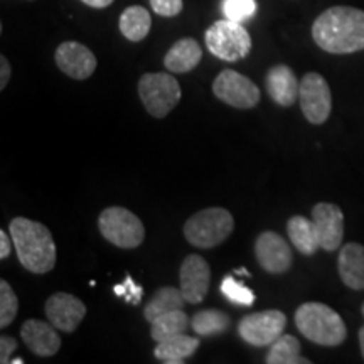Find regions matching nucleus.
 I'll return each mask as SVG.
<instances>
[{"mask_svg":"<svg viewBox=\"0 0 364 364\" xmlns=\"http://www.w3.org/2000/svg\"><path fill=\"white\" fill-rule=\"evenodd\" d=\"M21 338L24 344L36 356L49 358L54 356L61 348V338L56 332V327L38 318H29L21 329Z\"/></svg>","mask_w":364,"mask_h":364,"instance_id":"nucleus-16","label":"nucleus"},{"mask_svg":"<svg viewBox=\"0 0 364 364\" xmlns=\"http://www.w3.org/2000/svg\"><path fill=\"white\" fill-rule=\"evenodd\" d=\"M299 102L304 115L311 124H324L332 110L331 88L324 76L318 73H307L300 81Z\"/></svg>","mask_w":364,"mask_h":364,"instance_id":"nucleus-10","label":"nucleus"},{"mask_svg":"<svg viewBox=\"0 0 364 364\" xmlns=\"http://www.w3.org/2000/svg\"><path fill=\"white\" fill-rule=\"evenodd\" d=\"M139 97L150 115L164 118L181 102L179 81L169 73H145L139 81Z\"/></svg>","mask_w":364,"mask_h":364,"instance_id":"nucleus-5","label":"nucleus"},{"mask_svg":"<svg viewBox=\"0 0 364 364\" xmlns=\"http://www.w3.org/2000/svg\"><path fill=\"white\" fill-rule=\"evenodd\" d=\"M295 326L304 338L318 346H339L348 336L343 317L321 302L302 304L295 312Z\"/></svg>","mask_w":364,"mask_h":364,"instance_id":"nucleus-3","label":"nucleus"},{"mask_svg":"<svg viewBox=\"0 0 364 364\" xmlns=\"http://www.w3.org/2000/svg\"><path fill=\"white\" fill-rule=\"evenodd\" d=\"M267 91L270 98L282 107H292L299 100L300 83L295 73L289 66H273L267 73Z\"/></svg>","mask_w":364,"mask_h":364,"instance_id":"nucleus-17","label":"nucleus"},{"mask_svg":"<svg viewBox=\"0 0 364 364\" xmlns=\"http://www.w3.org/2000/svg\"><path fill=\"white\" fill-rule=\"evenodd\" d=\"M113 292H115L118 297H124L127 302L132 304V306H136V304H140V300H142L144 289L140 285H136L135 282L132 280L130 275H127L124 284L113 287Z\"/></svg>","mask_w":364,"mask_h":364,"instance_id":"nucleus-30","label":"nucleus"},{"mask_svg":"<svg viewBox=\"0 0 364 364\" xmlns=\"http://www.w3.org/2000/svg\"><path fill=\"white\" fill-rule=\"evenodd\" d=\"M211 270L199 255H188L181 265V292L188 304H201L209 290Z\"/></svg>","mask_w":364,"mask_h":364,"instance_id":"nucleus-14","label":"nucleus"},{"mask_svg":"<svg viewBox=\"0 0 364 364\" xmlns=\"http://www.w3.org/2000/svg\"><path fill=\"white\" fill-rule=\"evenodd\" d=\"M255 255L263 270L268 273H285L292 267V250L279 233L265 231L255 241Z\"/></svg>","mask_w":364,"mask_h":364,"instance_id":"nucleus-12","label":"nucleus"},{"mask_svg":"<svg viewBox=\"0 0 364 364\" xmlns=\"http://www.w3.org/2000/svg\"><path fill=\"white\" fill-rule=\"evenodd\" d=\"M257 11L255 0H223V14L226 19L245 22L253 16Z\"/></svg>","mask_w":364,"mask_h":364,"instance_id":"nucleus-29","label":"nucleus"},{"mask_svg":"<svg viewBox=\"0 0 364 364\" xmlns=\"http://www.w3.org/2000/svg\"><path fill=\"white\" fill-rule=\"evenodd\" d=\"M81 2L93 9H105L110 6L113 0H81Z\"/></svg>","mask_w":364,"mask_h":364,"instance_id":"nucleus-35","label":"nucleus"},{"mask_svg":"<svg viewBox=\"0 0 364 364\" xmlns=\"http://www.w3.org/2000/svg\"><path fill=\"white\" fill-rule=\"evenodd\" d=\"M359 346H361V353L364 358V327H361V331H359Z\"/></svg>","mask_w":364,"mask_h":364,"instance_id":"nucleus-36","label":"nucleus"},{"mask_svg":"<svg viewBox=\"0 0 364 364\" xmlns=\"http://www.w3.org/2000/svg\"><path fill=\"white\" fill-rule=\"evenodd\" d=\"M233 215L225 208H208L191 216L184 236L196 248H215L233 233Z\"/></svg>","mask_w":364,"mask_h":364,"instance_id":"nucleus-4","label":"nucleus"},{"mask_svg":"<svg viewBox=\"0 0 364 364\" xmlns=\"http://www.w3.org/2000/svg\"><path fill=\"white\" fill-rule=\"evenodd\" d=\"M150 324H152L150 338L156 341V343H162V341L169 339L172 336L184 334L191 326V318L188 317V314L179 309V311L162 314V316H159Z\"/></svg>","mask_w":364,"mask_h":364,"instance_id":"nucleus-24","label":"nucleus"},{"mask_svg":"<svg viewBox=\"0 0 364 364\" xmlns=\"http://www.w3.org/2000/svg\"><path fill=\"white\" fill-rule=\"evenodd\" d=\"M98 228L105 240L118 248H136L145 240L144 223L129 209L120 206L105 209L98 218Z\"/></svg>","mask_w":364,"mask_h":364,"instance_id":"nucleus-7","label":"nucleus"},{"mask_svg":"<svg viewBox=\"0 0 364 364\" xmlns=\"http://www.w3.org/2000/svg\"><path fill=\"white\" fill-rule=\"evenodd\" d=\"M19 311V300L7 280H0V327L11 326Z\"/></svg>","mask_w":364,"mask_h":364,"instance_id":"nucleus-27","label":"nucleus"},{"mask_svg":"<svg viewBox=\"0 0 364 364\" xmlns=\"http://www.w3.org/2000/svg\"><path fill=\"white\" fill-rule=\"evenodd\" d=\"M191 327L199 336H218L230 327V317L218 309H206L191 317Z\"/></svg>","mask_w":364,"mask_h":364,"instance_id":"nucleus-26","label":"nucleus"},{"mask_svg":"<svg viewBox=\"0 0 364 364\" xmlns=\"http://www.w3.org/2000/svg\"><path fill=\"white\" fill-rule=\"evenodd\" d=\"M56 65L75 80H86L97 70V58L85 44L68 41L56 49Z\"/></svg>","mask_w":364,"mask_h":364,"instance_id":"nucleus-15","label":"nucleus"},{"mask_svg":"<svg viewBox=\"0 0 364 364\" xmlns=\"http://www.w3.org/2000/svg\"><path fill=\"white\" fill-rule=\"evenodd\" d=\"M209 53L223 61L235 63L247 58L252 51V38L248 31L236 21H218L206 31Z\"/></svg>","mask_w":364,"mask_h":364,"instance_id":"nucleus-6","label":"nucleus"},{"mask_svg":"<svg viewBox=\"0 0 364 364\" xmlns=\"http://www.w3.org/2000/svg\"><path fill=\"white\" fill-rule=\"evenodd\" d=\"M203 58V49L198 41L186 38L177 43L166 54L164 65L171 73H189L199 65Z\"/></svg>","mask_w":364,"mask_h":364,"instance_id":"nucleus-19","label":"nucleus"},{"mask_svg":"<svg viewBox=\"0 0 364 364\" xmlns=\"http://www.w3.org/2000/svg\"><path fill=\"white\" fill-rule=\"evenodd\" d=\"M9 78H11V65H9L7 58H0V90H4L9 83Z\"/></svg>","mask_w":364,"mask_h":364,"instance_id":"nucleus-34","label":"nucleus"},{"mask_svg":"<svg viewBox=\"0 0 364 364\" xmlns=\"http://www.w3.org/2000/svg\"><path fill=\"white\" fill-rule=\"evenodd\" d=\"M265 361L268 364H311V361L300 354V343L290 334H282L270 346Z\"/></svg>","mask_w":364,"mask_h":364,"instance_id":"nucleus-25","label":"nucleus"},{"mask_svg":"<svg viewBox=\"0 0 364 364\" xmlns=\"http://www.w3.org/2000/svg\"><path fill=\"white\" fill-rule=\"evenodd\" d=\"M184 304L186 299L182 295L181 289H176V287H161L156 295L149 300L147 306H145L144 316L149 322H154L162 314L179 311V309L184 307Z\"/></svg>","mask_w":364,"mask_h":364,"instance_id":"nucleus-23","label":"nucleus"},{"mask_svg":"<svg viewBox=\"0 0 364 364\" xmlns=\"http://www.w3.org/2000/svg\"><path fill=\"white\" fill-rule=\"evenodd\" d=\"M339 275L346 287L364 290V247L359 243L344 245L339 253Z\"/></svg>","mask_w":364,"mask_h":364,"instance_id":"nucleus-18","label":"nucleus"},{"mask_svg":"<svg viewBox=\"0 0 364 364\" xmlns=\"http://www.w3.org/2000/svg\"><path fill=\"white\" fill-rule=\"evenodd\" d=\"M199 348V339L191 338L186 334H177L172 338L157 343L156 349H154V356L159 361L167 364H181L186 361V358L193 356Z\"/></svg>","mask_w":364,"mask_h":364,"instance_id":"nucleus-20","label":"nucleus"},{"mask_svg":"<svg viewBox=\"0 0 364 364\" xmlns=\"http://www.w3.org/2000/svg\"><path fill=\"white\" fill-rule=\"evenodd\" d=\"M213 93L218 100L240 110H250L260 102V88L247 76L233 70H225L216 76Z\"/></svg>","mask_w":364,"mask_h":364,"instance_id":"nucleus-9","label":"nucleus"},{"mask_svg":"<svg viewBox=\"0 0 364 364\" xmlns=\"http://www.w3.org/2000/svg\"><path fill=\"white\" fill-rule=\"evenodd\" d=\"M361 311H363V316H364V304H363V309H361Z\"/></svg>","mask_w":364,"mask_h":364,"instance_id":"nucleus-38","label":"nucleus"},{"mask_svg":"<svg viewBox=\"0 0 364 364\" xmlns=\"http://www.w3.org/2000/svg\"><path fill=\"white\" fill-rule=\"evenodd\" d=\"M17 349V341L12 338V336L4 334L0 338V363L9 364L11 363L12 353Z\"/></svg>","mask_w":364,"mask_h":364,"instance_id":"nucleus-32","label":"nucleus"},{"mask_svg":"<svg viewBox=\"0 0 364 364\" xmlns=\"http://www.w3.org/2000/svg\"><path fill=\"white\" fill-rule=\"evenodd\" d=\"M11 363H14V364H22L24 361H22V358H17V359H11Z\"/></svg>","mask_w":364,"mask_h":364,"instance_id":"nucleus-37","label":"nucleus"},{"mask_svg":"<svg viewBox=\"0 0 364 364\" xmlns=\"http://www.w3.org/2000/svg\"><path fill=\"white\" fill-rule=\"evenodd\" d=\"M287 231H289L292 245L302 255H314L321 248L312 220L309 221L304 216H292L287 225Z\"/></svg>","mask_w":364,"mask_h":364,"instance_id":"nucleus-22","label":"nucleus"},{"mask_svg":"<svg viewBox=\"0 0 364 364\" xmlns=\"http://www.w3.org/2000/svg\"><path fill=\"white\" fill-rule=\"evenodd\" d=\"M9 231H11L17 258L26 270L38 273V275L53 270L56 265V245H54L51 231L43 223L27 220V218H14Z\"/></svg>","mask_w":364,"mask_h":364,"instance_id":"nucleus-2","label":"nucleus"},{"mask_svg":"<svg viewBox=\"0 0 364 364\" xmlns=\"http://www.w3.org/2000/svg\"><path fill=\"white\" fill-rule=\"evenodd\" d=\"M287 316L282 311H263L248 314L240 321V338L255 348L272 346L284 334Z\"/></svg>","mask_w":364,"mask_h":364,"instance_id":"nucleus-8","label":"nucleus"},{"mask_svg":"<svg viewBox=\"0 0 364 364\" xmlns=\"http://www.w3.org/2000/svg\"><path fill=\"white\" fill-rule=\"evenodd\" d=\"M182 0H150V7L162 17H174L182 11Z\"/></svg>","mask_w":364,"mask_h":364,"instance_id":"nucleus-31","label":"nucleus"},{"mask_svg":"<svg viewBox=\"0 0 364 364\" xmlns=\"http://www.w3.org/2000/svg\"><path fill=\"white\" fill-rule=\"evenodd\" d=\"M46 316L48 321L56 327L58 331L73 332L81 324L86 316V306L83 300L66 292H58L51 295L46 302Z\"/></svg>","mask_w":364,"mask_h":364,"instance_id":"nucleus-13","label":"nucleus"},{"mask_svg":"<svg viewBox=\"0 0 364 364\" xmlns=\"http://www.w3.org/2000/svg\"><path fill=\"white\" fill-rule=\"evenodd\" d=\"M221 294L230 300V302L238 304V306H253L255 295L248 287L240 284L238 280L233 279L231 275H228L225 280L221 282Z\"/></svg>","mask_w":364,"mask_h":364,"instance_id":"nucleus-28","label":"nucleus"},{"mask_svg":"<svg viewBox=\"0 0 364 364\" xmlns=\"http://www.w3.org/2000/svg\"><path fill=\"white\" fill-rule=\"evenodd\" d=\"M312 223L322 250L334 252L341 247L344 236V215L339 206L331 203L316 204L312 209Z\"/></svg>","mask_w":364,"mask_h":364,"instance_id":"nucleus-11","label":"nucleus"},{"mask_svg":"<svg viewBox=\"0 0 364 364\" xmlns=\"http://www.w3.org/2000/svg\"><path fill=\"white\" fill-rule=\"evenodd\" d=\"M312 38L321 49L332 54H349L364 49V11L336 6L314 21Z\"/></svg>","mask_w":364,"mask_h":364,"instance_id":"nucleus-1","label":"nucleus"},{"mask_svg":"<svg viewBox=\"0 0 364 364\" xmlns=\"http://www.w3.org/2000/svg\"><path fill=\"white\" fill-rule=\"evenodd\" d=\"M150 26H152V19L147 9L140 6H132L122 12L120 21H118V27H120L122 34L132 43H139L147 38Z\"/></svg>","mask_w":364,"mask_h":364,"instance_id":"nucleus-21","label":"nucleus"},{"mask_svg":"<svg viewBox=\"0 0 364 364\" xmlns=\"http://www.w3.org/2000/svg\"><path fill=\"white\" fill-rule=\"evenodd\" d=\"M12 245H14L12 236H7V233L4 230L0 231V258H2V260H6L9 255H11Z\"/></svg>","mask_w":364,"mask_h":364,"instance_id":"nucleus-33","label":"nucleus"}]
</instances>
